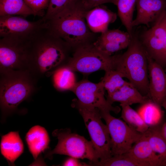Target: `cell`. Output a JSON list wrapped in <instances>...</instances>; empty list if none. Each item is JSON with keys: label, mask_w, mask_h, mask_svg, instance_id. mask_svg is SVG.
<instances>
[{"label": "cell", "mask_w": 166, "mask_h": 166, "mask_svg": "<svg viewBox=\"0 0 166 166\" xmlns=\"http://www.w3.org/2000/svg\"><path fill=\"white\" fill-rule=\"evenodd\" d=\"M147 55L148 62V97L153 102L161 106L162 103L166 100V73L162 66Z\"/></svg>", "instance_id": "4fadbf2b"}, {"label": "cell", "mask_w": 166, "mask_h": 166, "mask_svg": "<svg viewBox=\"0 0 166 166\" xmlns=\"http://www.w3.org/2000/svg\"><path fill=\"white\" fill-rule=\"evenodd\" d=\"M139 37L147 55L161 65L166 42V10Z\"/></svg>", "instance_id": "7c38bea8"}, {"label": "cell", "mask_w": 166, "mask_h": 166, "mask_svg": "<svg viewBox=\"0 0 166 166\" xmlns=\"http://www.w3.org/2000/svg\"><path fill=\"white\" fill-rule=\"evenodd\" d=\"M89 164L90 166H144L126 153L113 156L106 160Z\"/></svg>", "instance_id": "484cf974"}, {"label": "cell", "mask_w": 166, "mask_h": 166, "mask_svg": "<svg viewBox=\"0 0 166 166\" xmlns=\"http://www.w3.org/2000/svg\"><path fill=\"white\" fill-rule=\"evenodd\" d=\"M0 147L1 154L12 165H14V161L24 151V144L18 131L10 132L2 136Z\"/></svg>", "instance_id": "ffe728a7"}, {"label": "cell", "mask_w": 166, "mask_h": 166, "mask_svg": "<svg viewBox=\"0 0 166 166\" xmlns=\"http://www.w3.org/2000/svg\"><path fill=\"white\" fill-rule=\"evenodd\" d=\"M107 100L111 104L118 102L120 104L131 105L135 104H143L151 100L148 96L143 95L130 82H127L120 89L109 94Z\"/></svg>", "instance_id": "ac0fdd59"}, {"label": "cell", "mask_w": 166, "mask_h": 166, "mask_svg": "<svg viewBox=\"0 0 166 166\" xmlns=\"http://www.w3.org/2000/svg\"><path fill=\"white\" fill-rule=\"evenodd\" d=\"M104 76L101 82L108 94L114 92L125 84V81L120 74L115 69L105 71Z\"/></svg>", "instance_id": "4316f807"}, {"label": "cell", "mask_w": 166, "mask_h": 166, "mask_svg": "<svg viewBox=\"0 0 166 166\" xmlns=\"http://www.w3.org/2000/svg\"><path fill=\"white\" fill-rule=\"evenodd\" d=\"M64 65L74 72L89 74L98 70L115 69L117 55H107L97 48L93 42L73 50Z\"/></svg>", "instance_id": "8992f818"}, {"label": "cell", "mask_w": 166, "mask_h": 166, "mask_svg": "<svg viewBox=\"0 0 166 166\" xmlns=\"http://www.w3.org/2000/svg\"><path fill=\"white\" fill-rule=\"evenodd\" d=\"M160 130L161 136L166 141V121L160 124Z\"/></svg>", "instance_id": "1f68e13d"}, {"label": "cell", "mask_w": 166, "mask_h": 166, "mask_svg": "<svg viewBox=\"0 0 166 166\" xmlns=\"http://www.w3.org/2000/svg\"><path fill=\"white\" fill-rule=\"evenodd\" d=\"M117 1V0H80L79 2L83 9L87 11L106 3H111L116 5Z\"/></svg>", "instance_id": "f546056e"}, {"label": "cell", "mask_w": 166, "mask_h": 166, "mask_svg": "<svg viewBox=\"0 0 166 166\" xmlns=\"http://www.w3.org/2000/svg\"><path fill=\"white\" fill-rule=\"evenodd\" d=\"M80 0H50L45 16L42 18L48 21L69 5L78 3Z\"/></svg>", "instance_id": "83f0119b"}, {"label": "cell", "mask_w": 166, "mask_h": 166, "mask_svg": "<svg viewBox=\"0 0 166 166\" xmlns=\"http://www.w3.org/2000/svg\"><path fill=\"white\" fill-rule=\"evenodd\" d=\"M34 14L23 0H0V16L18 15L26 18Z\"/></svg>", "instance_id": "603a6c76"}, {"label": "cell", "mask_w": 166, "mask_h": 166, "mask_svg": "<svg viewBox=\"0 0 166 166\" xmlns=\"http://www.w3.org/2000/svg\"><path fill=\"white\" fill-rule=\"evenodd\" d=\"M72 50L66 42L52 33L47 27L30 39L29 70L38 79L51 76L66 63Z\"/></svg>", "instance_id": "6da1fadb"}, {"label": "cell", "mask_w": 166, "mask_h": 166, "mask_svg": "<svg viewBox=\"0 0 166 166\" xmlns=\"http://www.w3.org/2000/svg\"><path fill=\"white\" fill-rule=\"evenodd\" d=\"M115 70L127 79L143 95L148 97V59L138 32L133 31L126 51L117 55Z\"/></svg>", "instance_id": "3957f363"}, {"label": "cell", "mask_w": 166, "mask_h": 166, "mask_svg": "<svg viewBox=\"0 0 166 166\" xmlns=\"http://www.w3.org/2000/svg\"><path fill=\"white\" fill-rule=\"evenodd\" d=\"M132 38L127 31L108 29L101 33L93 43L100 51L111 56L114 52L128 48Z\"/></svg>", "instance_id": "5bb4252c"}, {"label": "cell", "mask_w": 166, "mask_h": 166, "mask_svg": "<svg viewBox=\"0 0 166 166\" xmlns=\"http://www.w3.org/2000/svg\"><path fill=\"white\" fill-rule=\"evenodd\" d=\"M34 12V16L43 17L48 7L50 0H23Z\"/></svg>", "instance_id": "f1b7e54d"}, {"label": "cell", "mask_w": 166, "mask_h": 166, "mask_svg": "<svg viewBox=\"0 0 166 166\" xmlns=\"http://www.w3.org/2000/svg\"><path fill=\"white\" fill-rule=\"evenodd\" d=\"M122 108L121 117L131 128L142 133L148 130L149 126L137 112L130 105L120 104Z\"/></svg>", "instance_id": "cb8c5ba5"}, {"label": "cell", "mask_w": 166, "mask_h": 166, "mask_svg": "<svg viewBox=\"0 0 166 166\" xmlns=\"http://www.w3.org/2000/svg\"><path fill=\"white\" fill-rule=\"evenodd\" d=\"M78 158L70 157L68 158L62 164L63 166H89V164L81 162Z\"/></svg>", "instance_id": "4dcf8cb0"}, {"label": "cell", "mask_w": 166, "mask_h": 166, "mask_svg": "<svg viewBox=\"0 0 166 166\" xmlns=\"http://www.w3.org/2000/svg\"><path fill=\"white\" fill-rule=\"evenodd\" d=\"M52 135L57 139L58 143L53 149L46 153L45 157L51 159L53 155L58 154L78 159H87L90 161L89 163L99 160L91 141L72 132L69 128L56 129L53 131Z\"/></svg>", "instance_id": "52a82bcc"}, {"label": "cell", "mask_w": 166, "mask_h": 166, "mask_svg": "<svg viewBox=\"0 0 166 166\" xmlns=\"http://www.w3.org/2000/svg\"><path fill=\"white\" fill-rule=\"evenodd\" d=\"M86 11L79 2L71 5L47 21L48 28L54 34L66 42L73 50L93 42L95 34L86 22Z\"/></svg>", "instance_id": "7a4b0ae2"}, {"label": "cell", "mask_w": 166, "mask_h": 166, "mask_svg": "<svg viewBox=\"0 0 166 166\" xmlns=\"http://www.w3.org/2000/svg\"><path fill=\"white\" fill-rule=\"evenodd\" d=\"M30 40L14 37L1 38L0 73L29 70Z\"/></svg>", "instance_id": "ba28073f"}, {"label": "cell", "mask_w": 166, "mask_h": 166, "mask_svg": "<svg viewBox=\"0 0 166 166\" xmlns=\"http://www.w3.org/2000/svg\"><path fill=\"white\" fill-rule=\"evenodd\" d=\"M161 123L149 126L144 133L154 151L159 156L166 166V141L161 136L160 130Z\"/></svg>", "instance_id": "7402d4cb"}, {"label": "cell", "mask_w": 166, "mask_h": 166, "mask_svg": "<svg viewBox=\"0 0 166 166\" xmlns=\"http://www.w3.org/2000/svg\"><path fill=\"white\" fill-rule=\"evenodd\" d=\"M52 76L54 87L60 91H72L77 82L74 72L65 65L57 69Z\"/></svg>", "instance_id": "44dd1931"}, {"label": "cell", "mask_w": 166, "mask_h": 166, "mask_svg": "<svg viewBox=\"0 0 166 166\" xmlns=\"http://www.w3.org/2000/svg\"><path fill=\"white\" fill-rule=\"evenodd\" d=\"M105 90L101 81L96 83L85 79L77 82L72 91L77 97L78 101L84 105L97 108L101 111L118 113L120 108L113 106L105 99Z\"/></svg>", "instance_id": "8fae6325"}, {"label": "cell", "mask_w": 166, "mask_h": 166, "mask_svg": "<svg viewBox=\"0 0 166 166\" xmlns=\"http://www.w3.org/2000/svg\"><path fill=\"white\" fill-rule=\"evenodd\" d=\"M48 27L47 21L42 18L36 21H30L21 16H0V38L14 37L30 40Z\"/></svg>", "instance_id": "30bf717a"}, {"label": "cell", "mask_w": 166, "mask_h": 166, "mask_svg": "<svg viewBox=\"0 0 166 166\" xmlns=\"http://www.w3.org/2000/svg\"><path fill=\"white\" fill-rule=\"evenodd\" d=\"M72 106L82 117L99 160L112 157L110 137L107 125L102 121L100 110L84 105L77 99L73 100Z\"/></svg>", "instance_id": "5b68a950"}, {"label": "cell", "mask_w": 166, "mask_h": 166, "mask_svg": "<svg viewBox=\"0 0 166 166\" xmlns=\"http://www.w3.org/2000/svg\"><path fill=\"white\" fill-rule=\"evenodd\" d=\"M100 113L109 131L112 156L127 152L143 136V133L132 128L124 121L112 116L110 112Z\"/></svg>", "instance_id": "9c48e42d"}, {"label": "cell", "mask_w": 166, "mask_h": 166, "mask_svg": "<svg viewBox=\"0 0 166 166\" xmlns=\"http://www.w3.org/2000/svg\"><path fill=\"white\" fill-rule=\"evenodd\" d=\"M126 153L144 166H164L161 159L153 150L144 133Z\"/></svg>", "instance_id": "e0dca14e"}, {"label": "cell", "mask_w": 166, "mask_h": 166, "mask_svg": "<svg viewBox=\"0 0 166 166\" xmlns=\"http://www.w3.org/2000/svg\"><path fill=\"white\" fill-rule=\"evenodd\" d=\"M102 5L85 12L87 25L90 31L95 34L101 33L106 31L109 25L114 22L117 18L116 13Z\"/></svg>", "instance_id": "2e32d148"}, {"label": "cell", "mask_w": 166, "mask_h": 166, "mask_svg": "<svg viewBox=\"0 0 166 166\" xmlns=\"http://www.w3.org/2000/svg\"><path fill=\"white\" fill-rule=\"evenodd\" d=\"M136 2V0H117L116 5L118 15L127 32L132 37L133 31L132 23Z\"/></svg>", "instance_id": "d4e9b609"}, {"label": "cell", "mask_w": 166, "mask_h": 166, "mask_svg": "<svg viewBox=\"0 0 166 166\" xmlns=\"http://www.w3.org/2000/svg\"><path fill=\"white\" fill-rule=\"evenodd\" d=\"M161 66L164 69L166 68V42Z\"/></svg>", "instance_id": "d6a6232c"}, {"label": "cell", "mask_w": 166, "mask_h": 166, "mask_svg": "<svg viewBox=\"0 0 166 166\" xmlns=\"http://www.w3.org/2000/svg\"><path fill=\"white\" fill-rule=\"evenodd\" d=\"M29 150L35 161L39 156L49 148V137L46 129L39 125L31 128L26 136Z\"/></svg>", "instance_id": "d6986e66"}, {"label": "cell", "mask_w": 166, "mask_h": 166, "mask_svg": "<svg viewBox=\"0 0 166 166\" xmlns=\"http://www.w3.org/2000/svg\"><path fill=\"white\" fill-rule=\"evenodd\" d=\"M137 14L133 20V27L144 25L151 27L166 10V0H136Z\"/></svg>", "instance_id": "9a60e30c"}, {"label": "cell", "mask_w": 166, "mask_h": 166, "mask_svg": "<svg viewBox=\"0 0 166 166\" xmlns=\"http://www.w3.org/2000/svg\"><path fill=\"white\" fill-rule=\"evenodd\" d=\"M166 111V100L162 103L161 105Z\"/></svg>", "instance_id": "836d02e7"}, {"label": "cell", "mask_w": 166, "mask_h": 166, "mask_svg": "<svg viewBox=\"0 0 166 166\" xmlns=\"http://www.w3.org/2000/svg\"><path fill=\"white\" fill-rule=\"evenodd\" d=\"M0 105L2 113L7 115L36 91L38 79L29 70L0 73Z\"/></svg>", "instance_id": "277c9868"}]
</instances>
